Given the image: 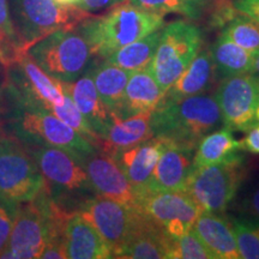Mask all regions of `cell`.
Listing matches in <instances>:
<instances>
[{
  "label": "cell",
  "mask_w": 259,
  "mask_h": 259,
  "mask_svg": "<svg viewBox=\"0 0 259 259\" xmlns=\"http://www.w3.org/2000/svg\"><path fill=\"white\" fill-rule=\"evenodd\" d=\"M164 27L162 15L137 8L130 2L112 6L102 16H90L77 25L95 57L107 59L126 45Z\"/></svg>",
  "instance_id": "cell-1"
},
{
  "label": "cell",
  "mask_w": 259,
  "mask_h": 259,
  "mask_svg": "<svg viewBox=\"0 0 259 259\" xmlns=\"http://www.w3.org/2000/svg\"><path fill=\"white\" fill-rule=\"evenodd\" d=\"M71 213L54 202L47 189L36 198L21 203L8 246L0 258H40L48 241L63 238Z\"/></svg>",
  "instance_id": "cell-2"
},
{
  "label": "cell",
  "mask_w": 259,
  "mask_h": 259,
  "mask_svg": "<svg viewBox=\"0 0 259 259\" xmlns=\"http://www.w3.org/2000/svg\"><path fill=\"white\" fill-rule=\"evenodd\" d=\"M222 126L218 102L206 94L160 102L150 115L153 137L177 143L197 145L204 136Z\"/></svg>",
  "instance_id": "cell-3"
},
{
  "label": "cell",
  "mask_w": 259,
  "mask_h": 259,
  "mask_svg": "<svg viewBox=\"0 0 259 259\" xmlns=\"http://www.w3.org/2000/svg\"><path fill=\"white\" fill-rule=\"evenodd\" d=\"M36 162L51 197L67 212H76L85 200L97 196L82 161L63 149L35 145L28 150Z\"/></svg>",
  "instance_id": "cell-4"
},
{
  "label": "cell",
  "mask_w": 259,
  "mask_h": 259,
  "mask_svg": "<svg viewBox=\"0 0 259 259\" xmlns=\"http://www.w3.org/2000/svg\"><path fill=\"white\" fill-rule=\"evenodd\" d=\"M10 120L12 134L28 147H56L72 154L79 160L99 150L79 132L40 105L15 102Z\"/></svg>",
  "instance_id": "cell-5"
},
{
  "label": "cell",
  "mask_w": 259,
  "mask_h": 259,
  "mask_svg": "<svg viewBox=\"0 0 259 259\" xmlns=\"http://www.w3.org/2000/svg\"><path fill=\"white\" fill-rule=\"evenodd\" d=\"M245 173L241 151L220 163L191 170L183 191L202 212L225 213L240 192Z\"/></svg>",
  "instance_id": "cell-6"
},
{
  "label": "cell",
  "mask_w": 259,
  "mask_h": 259,
  "mask_svg": "<svg viewBox=\"0 0 259 259\" xmlns=\"http://www.w3.org/2000/svg\"><path fill=\"white\" fill-rule=\"evenodd\" d=\"M11 17L22 54L32 45L60 29L76 28L93 14L78 6L63 5L56 0H9Z\"/></svg>",
  "instance_id": "cell-7"
},
{
  "label": "cell",
  "mask_w": 259,
  "mask_h": 259,
  "mask_svg": "<svg viewBox=\"0 0 259 259\" xmlns=\"http://www.w3.org/2000/svg\"><path fill=\"white\" fill-rule=\"evenodd\" d=\"M27 53L59 82H73L94 64L93 52L78 29H60L29 48Z\"/></svg>",
  "instance_id": "cell-8"
},
{
  "label": "cell",
  "mask_w": 259,
  "mask_h": 259,
  "mask_svg": "<svg viewBox=\"0 0 259 259\" xmlns=\"http://www.w3.org/2000/svg\"><path fill=\"white\" fill-rule=\"evenodd\" d=\"M202 31L190 22L176 21L162 28L149 71L163 92L176 82L202 48Z\"/></svg>",
  "instance_id": "cell-9"
},
{
  "label": "cell",
  "mask_w": 259,
  "mask_h": 259,
  "mask_svg": "<svg viewBox=\"0 0 259 259\" xmlns=\"http://www.w3.org/2000/svg\"><path fill=\"white\" fill-rule=\"evenodd\" d=\"M47 189L36 162L12 139L0 141V198L24 203Z\"/></svg>",
  "instance_id": "cell-10"
},
{
  "label": "cell",
  "mask_w": 259,
  "mask_h": 259,
  "mask_svg": "<svg viewBox=\"0 0 259 259\" xmlns=\"http://www.w3.org/2000/svg\"><path fill=\"white\" fill-rule=\"evenodd\" d=\"M223 126L247 134L259 125V78L242 73L221 79L215 92Z\"/></svg>",
  "instance_id": "cell-11"
},
{
  "label": "cell",
  "mask_w": 259,
  "mask_h": 259,
  "mask_svg": "<svg viewBox=\"0 0 259 259\" xmlns=\"http://www.w3.org/2000/svg\"><path fill=\"white\" fill-rule=\"evenodd\" d=\"M137 210L168 239L190 232L202 213L184 191L145 193L139 199Z\"/></svg>",
  "instance_id": "cell-12"
},
{
  "label": "cell",
  "mask_w": 259,
  "mask_h": 259,
  "mask_svg": "<svg viewBox=\"0 0 259 259\" xmlns=\"http://www.w3.org/2000/svg\"><path fill=\"white\" fill-rule=\"evenodd\" d=\"M8 92L12 101L50 109L65 99L63 84L45 72L28 53L9 65Z\"/></svg>",
  "instance_id": "cell-13"
},
{
  "label": "cell",
  "mask_w": 259,
  "mask_h": 259,
  "mask_svg": "<svg viewBox=\"0 0 259 259\" xmlns=\"http://www.w3.org/2000/svg\"><path fill=\"white\" fill-rule=\"evenodd\" d=\"M76 212L96 229L112 255L144 218L137 209L99 194L83 202Z\"/></svg>",
  "instance_id": "cell-14"
},
{
  "label": "cell",
  "mask_w": 259,
  "mask_h": 259,
  "mask_svg": "<svg viewBox=\"0 0 259 259\" xmlns=\"http://www.w3.org/2000/svg\"><path fill=\"white\" fill-rule=\"evenodd\" d=\"M95 192L99 196L137 209L141 196L130 184L111 155L97 150L80 158Z\"/></svg>",
  "instance_id": "cell-15"
},
{
  "label": "cell",
  "mask_w": 259,
  "mask_h": 259,
  "mask_svg": "<svg viewBox=\"0 0 259 259\" xmlns=\"http://www.w3.org/2000/svg\"><path fill=\"white\" fill-rule=\"evenodd\" d=\"M197 145L166 141L145 191L147 193L183 191L192 170Z\"/></svg>",
  "instance_id": "cell-16"
},
{
  "label": "cell",
  "mask_w": 259,
  "mask_h": 259,
  "mask_svg": "<svg viewBox=\"0 0 259 259\" xmlns=\"http://www.w3.org/2000/svg\"><path fill=\"white\" fill-rule=\"evenodd\" d=\"M164 145H166L164 139L151 137L111 155L141 198L143 194L147 193L145 187Z\"/></svg>",
  "instance_id": "cell-17"
},
{
  "label": "cell",
  "mask_w": 259,
  "mask_h": 259,
  "mask_svg": "<svg viewBox=\"0 0 259 259\" xmlns=\"http://www.w3.org/2000/svg\"><path fill=\"white\" fill-rule=\"evenodd\" d=\"M90 67L78 79L73 82H61V84L64 92L72 99L74 105L101 141L116 116L107 108L97 93Z\"/></svg>",
  "instance_id": "cell-18"
},
{
  "label": "cell",
  "mask_w": 259,
  "mask_h": 259,
  "mask_svg": "<svg viewBox=\"0 0 259 259\" xmlns=\"http://www.w3.org/2000/svg\"><path fill=\"white\" fill-rule=\"evenodd\" d=\"M218 78L210 48H200L185 71L163 93L160 102H170L185 97L206 94ZM158 102V103H160Z\"/></svg>",
  "instance_id": "cell-19"
},
{
  "label": "cell",
  "mask_w": 259,
  "mask_h": 259,
  "mask_svg": "<svg viewBox=\"0 0 259 259\" xmlns=\"http://www.w3.org/2000/svg\"><path fill=\"white\" fill-rule=\"evenodd\" d=\"M64 247L67 259L113 258L101 235L77 212L71 213L65 223Z\"/></svg>",
  "instance_id": "cell-20"
},
{
  "label": "cell",
  "mask_w": 259,
  "mask_h": 259,
  "mask_svg": "<svg viewBox=\"0 0 259 259\" xmlns=\"http://www.w3.org/2000/svg\"><path fill=\"white\" fill-rule=\"evenodd\" d=\"M192 229L213 259H240L231 219L223 213L202 212Z\"/></svg>",
  "instance_id": "cell-21"
},
{
  "label": "cell",
  "mask_w": 259,
  "mask_h": 259,
  "mask_svg": "<svg viewBox=\"0 0 259 259\" xmlns=\"http://www.w3.org/2000/svg\"><path fill=\"white\" fill-rule=\"evenodd\" d=\"M163 93L148 67L135 71L130 74L125 87L118 118L125 119L142 113H151L161 101Z\"/></svg>",
  "instance_id": "cell-22"
},
{
  "label": "cell",
  "mask_w": 259,
  "mask_h": 259,
  "mask_svg": "<svg viewBox=\"0 0 259 259\" xmlns=\"http://www.w3.org/2000/svg\"><path fill=\"white\" fill-rule=\"evenodd\" d=\"M167 236L143 218L113 254L119 259H167Z\"/></svg>",
  "instance_id": "cell-23"
},
{
  "label": "cell",
  "mask_w": 259,
  "mask_h": 259,
  "mask_svg": "<svg viewBox=\"0 0 259 259\" xmlns=\"http://www.w3.org/2000/svg\"><path fill=\"white\" fill-rule=\"evenodd\" d=\"M150 115L151 113H142L125 119L116 118L100 141V150L112 155L153 137Z\"/></svg>",
  "instance_id": "cell-24"
},
{
  "label": "cell",
  "mask_w": 259,
  "mask_h": 259,
  "mask_svg": "<svg viewBox=\"0 0 259 259\" xmlns=\"http://www.w3.org/2000/svg\"><path fill=\"white\" fill-rule=\"evenodd\" d=\"M241 141H238L232 130L222 126L200 139L194 151L192 169L220 163L241 153Z\"/></svg>",
  "instance_id": "cell-25"
},
{
  "label": "cell",
  "mask_w": 259,
  "mask_h": 259,
  "mask_svg": "<svg viewBox=\"0 0 259 259\" xmlns=\"http://www.w3.org/2000/svg\"><path fill=\"white\" fill-rule=\"evenodd\" d=\"M90 70L100 97L107 108L118 118L125 87L131 72L115 66L106 59L100 64L94 63Z\"/></svg>",
  "instance_id": "cell-26"
},
{
  "label": "cell",
  "mask_w": 259,
  "mask_h": 259,
  "mask_svg": "<svg viewBox=\"0 0 259 259\" xmlns=\"http://www.w3.org/2000/svg\"><path fill=\"white\" fill-rule=\"evenodd\" d=\"M215 22L221 27V34L235 45L252 53L259 50V24L236 11L233 5L223 6L215 16Z\"/></svg>",
  "instance_id": "cell-27"
},
{
  "label": "cell",
  "mask_w": 259,
  "mask_h": 259,
  "mask_svg": "<svg viewBox=\"0 0 259 259\" xmlns=\"http://www.w3.org/2000/svg\"><path fill=\"white\" fill-rule=\"evenodd\" d=\"M209 48L215 65L216 74L220 80L236 74L250 72L252 52L235 45L225 35L220 34Z\"/></svg>",
  "instance_id": "cell-28"
},
{
  "label": "cell",
  "mask_w": 259,
  "mask_h": 259,
  "mask_svg": "<svg viewBox=\"0 0 259 259\" xmlns=\"http://www.w3.org/2000/svg\"><path fill=\"white\" fill-rule=\"evenodd\" d=\"M161 30L162 28L156 31L150 32L147 36L139 38L132 44L126 45L120 50L115 51L106 60L131 73L135 71L147 69L153 60L155 52H156L161 36Z\"/></svg>",
  "instance_id": "cell-29"
},
{
  "label": "cell",
  "mask_w": 259,
  "mask_h": 259,
  "mask_svg": "<svg viewBox=\"0 0 259 259\" xmlns=\"http://www.w3.org/2000/svg\"><path fill=\"white\" fill-rule=\"evenodd\" d=\"M131 4L153 14H178L189 19H199L206 8V0H128Z\"/></svg>",
  "instance_id": "cell-30"
},
{
  "label": "cell",
  "mask_w": 259,
  "mask_h": 259,
  "mask_svg": "<svg viewBox=\"0 0 259 259\" xmlns=\"http://www.w3.org/2000/svg\"><path fill=\"white\" fill-rule=\"evenodd\" d=\"M231 222L240 259H259V222L242 215L232 216Z\"/></svg>",
  "instance_id": "cell-31"
},
{
  "label": "cell",
  "mask_w": 259,
  "mask_h": 259,
  "mask_svg": "<svg viewBox=\"0 0 259 259\" xmlns=\"http://www.w3.org/2000/svg\"><path fill=\"white\" fill-rule=\"evenodd\" d=\"M22 56L21 45L10 12V2L0 0V63L9 66Z\"/></svg>",
  "instance_id": "cell-32"
},
{
  "label": "cell",
  "mask_w": 259,
  "mask_h": 259,
  "mask_svg": "<svg viewBox=\"0 0 259 259\" xmlns=\"http://www.w3.org/2000/svg\"><path fill=\"white\" fill-rule=\"evenodd\" d=\"M167 259H213L193 229L178 238L167 239Z\"/></svg>",
  "instance_id": "cell-33"
},
{
  "label": "cell",
  "mask_w": 259,
  "mask_h": 259,
  "mask_svg": "<svg viewBox=\"0 0 259 259\" xmlns=\"http://www.w3.org/2000/svg\"><path fill=\"white\" fill-rule=\"evenodd\" d=\"M48 111L53 113L54 115L58 116L61 121H64L65 124L71 126L73 130H76L77 132H79L80 135L84 136L88 141L95 145V147L100 150V138L92 126L89 125V122L85 120L82 113L79 112V109L77 108L74 105L72 99L65 93V99L64 102L61 105H54L50 107Z\"/></svg>",
  "instance_id": "cell-34"
},
{
  "label": "cell",
  "mask_w": 259,
  "mask_h": 259,
  "mask_svg": "<svg viewBox=\"0 0 259 259\" xmlns=\"http://www.w3.org/2000/svg\"><path fill=\"white\" fill-rule=\"evenodd\" d=\"M18 205V203L0 198V257L8 246L16 215H17Z\"/></svg>",
  "instance_id": "cell-35"
},
{
  "label": "cell",
  "mask_w": 259,
  "mask_h": 259,
  "mask_svg": "<svg viewBox=\"0 0 259 259\" xmlns=\"http://www.w3.org/2000/svg\"><path fill=\"white\" fill-rule=\"evenodd\" d=\"M236 198H238L236 210L239 215L253 219L259 222V184L248 187L240 196L238 194Z\"/></svg>",
  "instance_id": "cell-36"
},
{
  "label": "cell",
  "mask_w": 259,
  "mask_h": 259,
  "mask_svg": "<svg viewBox=\"0 0 259 259\" xmlns=\"http://www.w3.org/2000/svg\"><path fill=\"white\" fill-rule=\"evenodd\" d=\"M233 8L259 24V0H233Z\"/></svg>",
  "instance_id": "cell-37"
},
{
  "label": "cell",
  "mask_w": 259,
  "mask_h": 259,
  "mask_svg": "<svg viewBox=\"0 0 259 259\" xmlns=\"http://www.w3.org/2000/svg\"><path fill=\"white\" fill-rule=\"evenodd\" d=\"M122 2H125V0H80L77 6L84 11L93 14V12L100 11V10L112 8V6L120 4Z\"/></svg>",
  "instance_id": "cell-38"
},
{
  "label": "cell",
  "mask_w": 259,
  "mask_h": 259,
  "mask_svg": "<svg viewBox=\"0 0 259 259\" xmlns=\"http://www.w3.org/2000/svg\"><path fill=\"white\" fill-rule=\"evenodd\" d=\"M242 151H248L259 155V125L247 132V136L241 141Z\"/></svg>",
  "instance_id": "cell-39"
},
{
  "label": "cell",
  "mask_w": 259,
  "mask_h": 259,
  "mask_svg": "<svg viewBox=\"0 0 259 259\" xmlns=\"http://www.w3.org/2000/svg\"><path fill=\"white\" fill-rule=\"evenodd\" d=\"M248 73L254 74L255 77L259 78V50L252 53V64H251V70Z\"/></svg>",
  "instance_id": "cell-40"
},
{
  "label": "cell",
  "mask_w": 259,
  "mask_h": 259,
  "mask_svg": "<svg viewBox=\"0 0 259 259\" xmlns=\"http://www.w3.org/2000/svg\"><path fill=\"white\" fill-rule=\"evenodd\" d=\"M57 3H59V4H63V5H73V6H77L78 5V3L80 0H56Z\"/></svg>",
  "instance_id": "cell-41"
},
{
  "label": "cell",
  "mask_w": 259,
  "mask_h": 259,
  "mask_svg": "<svg viewBox=\"0 0 259 259\" xmlns=\"http://www.w3.org/2000/svg\"><path fill=\"white\" fill-rule=\"evenodd\" d=\"M0 93H2V84H0Z\"/></svg>",
  "instance_id": "cell-42"
}]
</instances>
